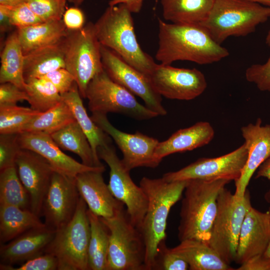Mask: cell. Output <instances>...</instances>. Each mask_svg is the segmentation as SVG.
Wrapping results in <instances>:
<instances>
[{"instance_id": "6da1fadb", "label": "cell", "mask_w": 270, "mask_h": 270, "mask_svg": "<svg viewBox=\"0 0 270 270\" xmlns=\"http://www.w3.org/2000/svg\"><path fill=\"white\" fill-rule=\"evenodd\" d=\"M156 58L163 64L188 60L199 64L218 62L228 56L227 48L211 38L198 24L168 23L158 18Z\"/></svg>"}, {"instance_id": "7a4b0ae2", "label": "cell", "mask_w": 270, "mask_h": 270, "mask_svg": "<svg viewBox=\"0 0 270 270\" xmlns=\"http://www.w3.org/2000/svg\"><path fill=\"white\" fill-rule=\"evenodd\" d=\"M187 180L168 182L162 177H143L140 186L148 200L147 210L138 228L145 246L146 270L157 268L160 245L166 237L167 219L172 207L182 198Z\"/></svg>"}, {"instance_id": "3957f363", "label": "cell", "mask_w": 270, "mask_h": 270, "mask_svg": "<svg viewBox=\"0 0 270 270\" xmlns=\"http://www.w3.org/2000/svg\"><path fill=\"white\" fill-rule=\"evenodd\" d=\"M230 181L224 179L188 180L184 191L178 226V238L208 244L217 212V199Z\"/></svg>"}, {"instance_id": "277c9868", "label": "cell", "mask_w": 270, "mask_h": 270, "mask_svg": "<svg viewBox=\"0 0 270 270\" xmlns=\"http://www.w3.org/2000/svg\"><path fill=\"white\" fill-rule=\"evenodd\" d=\"M94 26L102 45L149 77L157 64L141 48L135 34L132 12L125 4L109 6Z\"/></svg>"}, {"instance_id": "5b68a950", "label": "cell", "mask_w": 270, "mask_h": 270, "mask_svg": "<svg viewBox=\"0 0 270 270\" xmlns=\"http://www.w3.org/2000/svg\"><path fill=\"white\" fill-rule=\"evenodd\" d=\"M270 18V7L244 0H214L200 24L216 43L230 36H245Z\"/></svg>"}, {"instance_id": "8992f818", "label": "cell", "mask_w": 270, "mask_h": 270, "mask_svg": "<svg viewBox=\"0 0 270 270\" xmlns=\"http://www.w3.org/2000/svg\"><path fill=\"white\" fill-rule=\"evenodd\" d=\"M252 206L248 190L244 196L238 197L224 188L218 196L208 244L229 264L235 260L242 224Z\"/></svg>"}, {"instance_id": "52a82bcc", "label": "cell", "mask_w": 270, "mask_h": 270, "mask_svg": "<svg viewBox=\"0 0 270 270\" xmlns=\"http://www.w3.org/2000/svg\"><path fill=\"white\" fill-rule=\"evenodd\" d=\"M88 206L80 196L75 214L65 226L56 231L44 252L54 256L58 270H88L90 224Z\"/></svg>"}, {"instance_id": "ba28073f", "label": "cell", "mask_w": 270, "mask_h": 270, "mask_svg": "<svg viewBox=\"0 0 270 270\" xmlns=\"http://www.w3.org/2000/svg\"><path fill=\"white\" fill-rule=\"evenodd\" d=\"M65 68L74 76L82 97L90 80L104 69L101 44L96 34L94 24L90 22L82 28L68 30L61 42Z\"/></svg>"}, {"instance_id": "9c48e42d", "label": "cell", "mask_w": 270, "mask_h": 270, "mask_svg": "<svg viewBox=\"0 0 270 270\" xmlns=\"http://www.w3.org/2000/svg\"><path fill=\"white\" fill-rule=\"evenodd\" d=\"M100 218L109 232L106 270H146L144 242L126 210L110 218Z\"/></svg>"}, {"instance_id": "30bf717a", "label": "cell", "mask_w": 270, "mask_h": 270, "mask_svg": "<svg viewBox=\"0 0 270 270\" xmlns=\"http://www.w3.org/2000/svg\"><path fill=\"white\" fill-rule=\"evenodd\" d=\"M92 113L122 114L138 120H146L158 114L140 104L134 95L112 80L104 70L88 84L85 94Z\"/></svg>"}, {"instance_id": "8fae6325", "label": "cell", "mask_w": 270, "mask_h": 270, "mask_svg": "<svg viewBox=\"0 0 270 270\" xmlns=\"http://www.w3.org/2000/svg\"><path fill=\"white\" fill-rule=\"evenodd\" d=\"M98 155L110 168L108 186L116 198L126 208L132 224L138 228L146 214L148 200L140 186L132 180L130 172L118 157L112 144L99 146Z\"/></svg>"}, {"instance_id": "7c38bea8", "label": "cell", "mask_w": 270, "mask_h": 270, "mask_svg": "<svg viewBox=\"0 0 270 270\" xmlns=\"http://www.w3.org/2000/svg\"><path fill=\"white\" fill-rule=\"evenodd\" d=\"M100 52L104 69L112 80L141 98L146 106L158 116L167 114L162 104V96L156 90L148 76L102 44Z\"/></svg>"}, {"instance_id": "4fadbf2b", "label": "cell", "mask_w": 270, "mask_h": 270, "mask_svg": "<svg viewBox=\"0 0 270 270\" xmlns=\"http://www.w3.org/2000/svg\"><path fill=\"white\" fill-rule=\"evenodd\" d=\"M248 157V150L244 142L227 154L199 158L178 170L164 174L162 178L168 182L224 179L236 182L241 176Z\"/></svg>"}, {"instance_id": "5bb4252c", "label": "cell", "mask_w": 270, "mask_h": 270, "mask_svg": "<svg viewBox=\"0 0 270 270\" xmlns=\"http://www.w3.org/2000/svg\"><path fill=\"white\" fill-rule=\"evenodd\" d=\"M95 124L112 138L121 150L122 160L127 170L146 167L156 168L161 162L154 155L160 142L157 139L138 132L132 134L123 132L114 126L106 114L92 113L90 116Z\"/></svg>"}, {"instance_id": "9a60e30c", "label": "cell", "mask_w": 270, "mask_h": 270, "mask_svg": "<svg viewBox=\"0 0 270 270\" xmlns=\"http://www.w3.org/2000/svg\"><path fill=\"white\" fill-rule=\"evenodd\" d=\"M149 78L156 90L161 96L171 100L194 99L207 87L204 75L196 68L157 64Z\"/></svg>"}, {"instance_id": "2e32d148", "label": "cell", "mask_w": 270, "mask_h": 270, "mask_svg": "<svg viewBox=\"0 0 270 270\" xmlns=\"http://www.w3.org/2000/svg\"><path fill=\"white\" fill-rule=\"evenodd\" d=\"M80 198L75 178L54 171L42 209L45 226L56 231L66 224L75 214Z\"/></svg>"}, {"instance_id": "e0dca14e", "label": "cell", "mask_w": 270, "mask_h": 270, "mask_svg": "<svg viewBox=\"0 0 270 270\" xmlns=\"http://www.w3.org/2000/svg\"><path fill=\"white\" fill-rule=\"evenodd\" d=\"M16 165L18 176L29 194L30 210L40 217L44 200L55 170L43 156L24 148L18 152Z\"/></svg>"}, {"instance_id": "ac0fdd59", "label": "cell", "mask_w": 270, "mask_h": 270, "mask_svg": "<svg viewBox=\"0 0 270 270\" xmlns=\"http://www.w3.org/2000/svg\"><path fill=\"white\" fill-rule=\"evenodd\" d=\"M20 148L34 151L46 158L54 170L64 175L75 178L78 174L92 170H105L102 167L89 166L64 154L49 134L40 132H23L18 134Z\"/></svg>"}, {"instance_id": "d6986e66", "label": "cell", "mask_w": 270, "mask_h": 270, "mask_svg": "<svg viewBox=\"0 0 270 270\" xmlns=\"http://www.w3.org/2000/svg\"><path fill=\"white\" fill-rule=\"evenodd\" d=\"M248 150V157L239 179L235 182L234 195L244 196L250 181L259 166L270 156V124L262 125L260 118L241 128Z\"/></svg>"}, {"instance_id": "ffe728a7", "label": "cell", "mask_w": 270, "mask_h": 270, "mask_svg": "<svg viewBox=\"0 0 270 270\" xmlns=\"http://www.w3.org/2000/svg\"><path fill=\"white\" fill-rule=\"evenodd\" d=\"M103 172L80 173L75 177L76 184L89 210L100 217L110 218L124 209V205L112 194L104 181Z\"/></svg>"}, {"instance_id": "44dd1931", "label": "cell", "mask_w": 270, "mask_h": 270, "mask_svg": "<svg viewBox=\"0 0 270 270\" xmlns=\"http://www.w3.org/2000/svg\"><path fill=\"white\" fill-rule=\"evenodd\" d=\"M270 242V214L252 206L244 220L234 262L242 264L264 253Z\"/></svg>"}, {"instance_id": "7402d4cb", "label": "cell", "mask_w": 270, "mask_h": 270, "mask_svg": "<svg viewBox=\"0 0 270 270\" xmlns=\"http://www.w3.org/2000/svg\"><path fill=\"white\" fill-rule=\"evenodd\" d=\"M56 230L44 226L30 230L0 244V265L14 266L44 254Z\"/></svg>"}, {"instance_id": "603a6c76", "label": "cell", "mask_w": 270, "mask_h": 270, "mask_svg": "<svg viewBox=\"0 0 270 270\" xmlns=\"http://www.w3.org/2000/svg\"><path fill=\"white\" fill-rule=\"evenodd\" d=\"M214 136V130L208 122H198L177 130L166 140L159 142L155 150V156L161 162L170 154L192 150L209 144Z\"/></svg>"}, {"instance_id": "cb8c5ba5", "label": "cell", "mask_w": 270, "mask_h": 270, "mask_svg": "<svg viewBox=\"0 0 270 270\" xmlns=\"http://www.w3.org/2000/svg\"><path fill=\"white\" fill-rule=\"evenodd\" d=\"M61 96L62 100L69 106L76 120L86 136L96 162L100 166H104L100 160L97 149L100 146L112 144L111 137L88 116L76 82L69 91Z\"/></svg>"}, {"instance_id": "d4e9b609", "label": "cell", "mask_w": 270, "mask_h": 270, "mask_svg": "<svg viewBox=\"0 0 270 270\" xmlns=\"http://www.w3.org/2000/svg\"><path fill=\"white\" fill-rule=\"evenodd\" d=\"M188 264L190 270H232L208 244L194 239L180 241L170 248Z\"/></svg>"}, {"instance_id": "484cf974", "label": "cell", "mask_w": 270, "mask_h": 270, "mask_svg": "<svg viewBox=\"0 0 270 270\" xmlns=\"http://www.w3.org/2000/svg\"><path fill=\"white\" fill-rule=\"evenodd\" d=\"M16 30L24 55L36 49L59 44L68 30L62 20L44 22Z\"/></svg>"}, {"instance_id": "4316f807", "label": "cell", "mask_w": 270, "mask_h": 270, "mask_svg": "<svg viewBox=\"0 0 270 270\" xmlns=\"http://www.w3.org/2000/svg\"><path fill=\"white\" fill-rule=\"evenodd\" d=\"M46 226L40 216L29 210L0 204V243L4 244L24 232Z\"/></svg>"}, {"instance_id": "83f0119b", "label": "cell", "mask_w": 270, "mask_h": 270, "mask_svg": "<svg viewBox=\"0 0 270 270\" xmlns=\"http://www.w3.org/2000/svg\"><path fill=\"white\" fill-rule=\"evenodd\" d=\"M60 42L36 49L24 55V76L26 82L40 78L56 70L65 68Z\"/></svg>"}, {"instance_id": "f1b7e54d", "label": "cell", "mask_w": 270, "mask_h": 270, "mask_svg": "<svg viewBox=\"0 0 270 270\" xmlns=\"http://www.w3.org/2000/svg\"><path fill=\"white\" fill-rule=\"evenodd\" d=\"M214 0H160L164 18L172 23L200 24Z\"/></svg>"}, {"instance_id": "f546056e", "label": "cell", "mask_w": 270, "mask_h": 270, "mask_svg": "<svg viewBox=\"0 0 270 270\" xmlns=\"http://www.w3.org/2000/svg\"><path fill=\"white\" fill-rule=\"evenodd\" d=\"M24 61V54L16 30L6 38L0 54V83L11 82L25 90Z\"/></svg>"}, {"instance_id": "4dcf8cb0", "label": "cell", "mask_w": 270, "mask_h": 270, "mask_svg": "<svg viewBox=\"0 0 270 270\" xmlns=\"http://www.w3.org/2000/svg\"><path fill=\"white\" fill-rule=\"evenodd\" d=\"M50 135L60 148L78 156L84 165L102 167L96 162L88 138L76 120Z\"/></svg>"}, {"instance_id": "1f68e13d", "label": "cell", "mask_w": 270, "mask_h": 270, "mask_svg": "<svg viewBox=\"0 0 270 270\" xmlns=\"http://www.w3.org/2000/svg\"><path fill=\"white\" fill-rule=\"evenodd\" d=\"M90 224V238L88 257L89 270H106L108 248L109 232L100 217L88 208Z\"/></svg>"}, {"instance_id": "d6a6232c", "label": "cell", "mask_w": 270, "mask_h": 270, "mask_svg": "<svg viewBox=\"0 0 270 270\" xmlns=\"http://www.w3.org/2000/svg\"><path fill=\"white\" fill-rule=\"evenodd\" d=\"M76 120L68 104L62 100L54 107L36 116L24 132H40L50 134Z\"/></svg>"}, {"instance_id": "836d02e7", "label": "cell", "mask_w": 270, "mask_h": 270, "mask_svg": "<svg viewBox=\"0 0 270 270\" xmlns=\"http://www.w3.org/2000/svg\"><path fill=\"white\" fill-rule=\"evenodd\" d=\"M0 204L30 210V197L18 176L16 165L0 170Z\"/></svg>"}, {"instance_id": "e575fe53", "label": "cell", "mask_w": 270, "mask_h": 270, "mask_svg": "<svg viewBox=\"0 0 270 270\" xmlns=\"http://www.w3.org/2000/svg\"><path fill=\"white\" fill-rule=\"evenodd\" d=\"M25 91L28 102L32 109L44 112L62 100V96L50 82L43 78H34L26 82Z\"/></svg>"}, {"instance_id": "d590c367", "label": "cell", "mask_w": 270, "mask_h": 270, "mask_svg": "<svg viewBox=\"0 0 270 270\" xmlns=\"http://www.w3.org/2000/svg\"><path fill=\"white\" fill-rule=\"evenodd\" d=\"M40 112L16 105L0 106V134H20Z\"/></svg>"}, {"instance_id": "8d00e7d4", "label": "cell", "mask_w": 270, "mask_h": 270, "mask_svg": "<svg viewBox=\"0 0 270 270\" xmlns=\"http://www.w3.org/2000/svg\"><path fill=\"white\" fill-rule=\"evenodd\" d=\"M67 0H26L30 10L42 21L62 20Z\"/></svg>"}, {"instance_id": "74e56055", "label": "cell", "mask_w": 270, "mask_h": 270, "mask_svg": "<svg viewBox=\"0 0 270 270\" xmlns=\"http://www.w3.org/2000/svg\"><path fill=\"white\" fill-rule=\"evenodd\" d=\"M18 134L0 135V170L16 166V158L21 149L18 141Z\"/></svg>"}, {"instance_id": "f35d334b", "label": "cell", "mask_w": 270, "mask_h": 270, "mask_svg": "<svg viewBox=\"0 0 270 270\" xmlns=\"http://www.w3.org/2000/svg\"><path fill=\"white\" fill-rule=\"evenodd\" d=\"M245 77L260 91L270 92V56L264 64H254L248 67Z\"/></svg>"}, {"instance_id": "ab89813d", "label": "cell", "mask_w": 270, "mask_h": 270, "mask_svg": "<svg viewBox=\"0 0 270 270\" xmlns=\"http://www.w3.org/2000/svg\"><path fill=\"white\" fill-rule=\"evenodd\" d=\"M10 18L12 25L17 28L44 22L30 10L25 2L10 6Z\"/></svg>"}, {"instance_id": "60d3db41", "label": "cell", "mask_w": 270, "mask_h": 270, "mask_svg": "<svg viewBox=\"0 0 270 270\" xmlns=\"http://www.w3.org/2000/svg\"><path fill=\"white\" fill-rule=\"evenodd\" d=\"M58 268L56 258L46 252L24 262L18 267L0 266V270H56Z\"/></svg>"}, {"instance_id": "b9f144b4", "label": "cell", "mask_w": 270, "mask_h": 270, "mask_svg": "<svg viewBox=\"0 0 270 270\" xmlns=\"http://www.w3.org/2000/svg\"><path fill=\"white\" fill-rule=\"evenodd\" d=\"M160 257L161 270H187L189 266L180 256L167 248L165 242L159 246L158 258Z\"/></svg>"}, {"instance_id": "7bdbcfd3", "label": "cell", "mask_w": 270, "mask_h": 270, "mask_svg": "<svg viewBox=\"0 0 270 270\" xmlns=\"http://www.w3.org/2000/svg\"><path fill=\"white\" fill-rule=\"evenodd\" d=\"M40 78L51 82L60 94L69 91L76 82L74 76L66 68L52 71Z\"/></svg>"}, {"instance_id": "ee69618b", "label": "cell", "mask_w": 270, "mask_h": 270, "mask_svg": "<svg viewBox=\"0 0 270 270\" xmlns=\"http://www.w3.org/2000/svg\"><path fill=\"white\" fill-rule=\"evenodd\" d=\"M28 100L26 92L11 82L0 85V106L16 105L18 102Z\"/></svg>"}, {"instance_id": "f6af8a7d", "label": "cell", "mask_w": 270, "mask_h": 270, "mask_svg": "<svg viewBox=\"0 0 270 270\" xmlns=\"http://www.w3.org/2000/svg\"><path fill=\"white\" fill-rule=\"evenodd\" d=\"M62 20L68 30H76L84 26V17L80 9L74 7L66 10Z\"/></svg>"}, {"instance_id": "bcb514c9", "label": "cell", "mask_w": 270, "mask_h": 270, "mask_svg": "<svg viewBox=\"0 0 270 270\" xmlns=\"http://www.w3.org/2000/svg\"><path fill=\"white\" fill-rule=\"evenodd\" d=\"M236 270H270V256L264 253L256 255L240 264Z\"/></svg>"}, {"instance_id": "7dc6e473", "label": "cell", "mask_w": 270, "mask_h": 270, "mask_svg": "<svg viewBox=\"0 0 270 270\" xmlns=\"http://www.w3.org/2000/svg\"><path fill=\"white\" fill-rule=\"evenodd\" d=\"M265 178L270 181V156L259 166L255 178ZM266 202L270 204V189L264 196Z\"/></svg>"}, {"instance_id": "c3c4849f", "label": "cell", "mask_w": 270, "mask_h": 270, "mask_svg": "<svg viewBox=\"0 0 270 270\" xmlns=\"http://www.w3.org/2000/svg\"><path fill=\"white\" fill-rule=\"evenodd\" d=\"M10 6L0 4V30L1 32L8 30L12 26L10 22Z\"/></svg>"}, {"instance_id": "681fc988", "label": "cell", "mask_w": 270, "mask_h": 270, "mask_svg": "<svg viewBox=\"0 0 270 270\" xmlns=\"http://www.w3.org/2000/svg\"><path fill=\"white\" fill-rule=\"evenodd\" d=\"M144 0H110L109 6L123 4L126 6L132 13H138L142 9Z\"/></svg>"}, {"instance_id": "f907efd6", "label": "cell", "mask_w": 270, "mask_h": 270, "mask_svg": "<svg viewBox=\"0 0 270 270\" xmlns=\"http://www.w3.org/2000/svg\"><path fill=\"white\" fill-rule=\"evenodd\" d=\"M25 1L26 0H0V4L14 6Z\"/></svg>"}, {"instance_id": "816d5d0a", "label": "cell", "mask_w": 270, "mask_h": 270, "mask_svg": "<svg viewBox=\"0 0 270 270\" xmlns=\"http://www.w3.org/2000/svg\"><path fill=\"white\" fill-rule=\"evenodd\" d=\"M261 4L270 7V0H244Z\"/></svg>"}, {"instance_id": "f5cc1de1", "label": "cell", "mask_w": 270, "mask_h": 270, "mask_svg": "<svg viewBox=\"0 0 270 270\" xmlns=\"http://www.w3.org/2000/svg\"><path fill=\"white\" fill-rule=\"evenodd\" d=\"M266 43L268 46H270V30L268 32L266 38Z\"/></svg>"}, {"instance_id": "db71d44e", "label": "cell", "mask_w": 270, "mask_h": 270, "mask_svg": "<svg viewBox=\"0 0 270 270\" xmlns=\"http://www.w3.org/2000/svg\"><path fill=\"white\" fill-rule=\"evenodd\" d=\"M268 212H270V206L268 208ZM266 255L268 256H270V242L269 243V244L266 250V252H264V253Z\"/></svg>"}, {"instance_id": "11a10c76", "label": "cell", "mask_w": 270, "mask_h": 270, "mask_svg": "<svg viewBox=\"0 0 270 270\" xmlns=\"http://www.w3.org/2000/svg\"><path fill=\"white\" fill-rule=\"evenodd\" d=\"M84 0H76L74 4L76 6L80 5Z\"/></svg>"}, {"instance_id": "9f6ffc18", "label": "cell", "mask_w": 270, "mask_h": 270, "mask_svg": "<svg viewBox=\"0 0 270 270\" xmlns=\"http://www.w3.org/2000/svg\"><path fill=\"white\" fill-rule=\"evenodd\" d=\"M76 0H67V1H68L70 2L74 3Z\"/></svg>"}]
</instances>
